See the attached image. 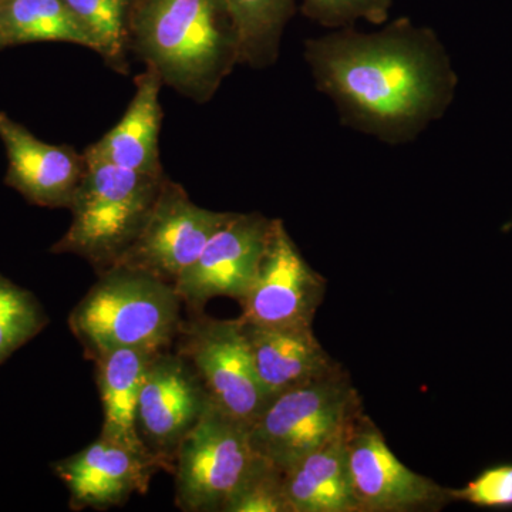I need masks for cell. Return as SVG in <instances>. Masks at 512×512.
<instances>
[{"mask_svg": "<svg viewBox=\"0 0 512 512\" xmlns=\"http://www.w3.org/2000/svg\"><path fill=\"white\" fill-rule=\"evenodd\" d=\"M0 141L8 157L6 185L37 207L70 208L86 168L84 154L39 140L3 111Z\"/></svg>", "mask_w": 512, "mask_h": 512, "instance_id": "5bb4252c", "label": "cell"}, {"mask_svg": "<svg viewBox=\"0 0 512 512\" xmlns=\"http://www.w3.org/2000/svg\"><path fill=\"white\" fill-rule=\"evenodd\" d=\"M448 494L453 501H464L476 507H512V464L487 468L463 488H448Z\"/></svg>", "mask_w": 512, "mask_h": 512, "instance_id": "d4e9b609", "label": "cell"}, {"mask_svg": "<svg viewBox=\"0 0 512 512\" xmlns=\"http://www.w3.org/2000/svg\"><path fill=\"white\" fill-rule=\"evenodd\" d=\"M163 80L147 67L137 79V90L123 119L109 133L87 150L127 170L160 174L161 119L160 89Z\"/></svg>", "mask_w": 512, "mask_h": 512, "instance_id": "e0dca14e", "label": "cell"}, {"mask_svg": "<svg viewBox=\"0 0 512 512\" xmlns=\"http://www.w3.org/2000/svg\"><path fill=\"white\" fill-rule=\"evenodd\" d=\"M222 512H288L284 470L259 456Z\"/></svg>", "mask_w": 512, "mask_h": 512, "instance_id": "603a6c76", "label": "cell"}, {"mask_svg": "<svg viewBox=\"0 0 512 512\" xmlns=\"http://www.w3.org/2000/svg\"><path fill=\"white\" fill-rule=\"evenodd\" d=\"M239 42V63L271 66L289 20L295 16L296 0H227Z\"/></svg>", "mask_w": 512, "mask_h": 512, "instance_id": "ffe728a7", "label": "cell"}, {"mask_svg": "<svg viewBox=\"0 0 512 512\" xmlns=\"http://www.w3.org/2000/svg\"><path fill=\"white\" fill-rule=\"evenodd\" d=\"M211 403L200 376L177 350L154 356L138 400L137 430L165 473H173L178 447Z\"/></svg>", "mask_w": 512, "mask_h": 512, "instance_id": "30bf717a", "label": "cell"}, {"mask_svg": "<svg viewBox=\"0 0 512 512\" xmlns=\"http://www.w3.org/2000/svg\"><path fill=\"white\" fill-rule=\"evenodd\" d=\"M348 427L286 468L284 493L288 512H359L350 485Z\"/></svg>", "mask_w": 512, "mask_h": 512, "instance_id": "ac0fdd59", "label": "cell"}, {"mask_svg": "<svg viewBox=\"0 0 512 512\" xmlns=\"http://www.w3.org/2000/svg\"><path fill=\"white\" fill-rule=\"evenodd\" d=\"M49 325V316L28 289L0 274V366Z\"/></svg>", "mask_w": 512, "mask_h": 512, "instance_id": "7402d4cb", "label": "cell"}, {"mask_svg": "<svg viewBox=\"0 0 512 512\" xmlns=\"http://www.w3.org/2000/svg\"><path fill=\"white\" fill-rule=\"evenodd\" d=\"M2 2V0H0ZM6 49L5 37H3L2 23H0V50Z\"/></svg>", "mask_w": 512, "mask_h": 512, "instance_id": "484cf974", "label": "cell"}, {"mask_svg": "<svg viewBox=\"0 0 512 512\" xmlns=\"http://www.w3.org/2000/svg\"><path fill=\"white\" fill-rule=\"evenodd\" d=\"M52 470L66 485L73 511L120 507L131 495L146 494L151 478L165 471L150 454L101 437L79 453L55 461Z\"/></svg>", "mask_w": 512, "mask_h": 512, "instance_id": "4fadbf2b", "label": "cell"}, {"mask_svg": "<svg viewBox=\"0 0 512 512\" xmlns=\"http://www.w3.org/2000/svg\"><path fill=\"white\" fill-rule=\"evenodd\" d=\"M86 168L70 205L73 220L52 254L86 259L97 274L116 265L146 224L165 175L127 170L84 153Z\"/></svg>", "mask_w": 512, "mask_h": 512, "instance_id": "277c9868", "label": "cell"}, {"mask_svg": "<svg viewBox=\"0 0 512 512\" xmlns=\"http://www.w3.org/2000/svg\"><path fill=\"white\" fill-rule=\"evenodd\" d=\"M258 457L248 424L211 403L175 454V505L184 512H222Z\"/></svg>", "mask_w": 512, "mask_h": 512, "instance_id": "8992f818", "label": "cell"}, {"mask_svg": "<svg viewBox=\"0 0 512 512\" xmlns=\"http://www.w3.org/2000/svg\"><path fill=\"white\" fill-rule=\"evenodd\" d=\"M326 279L303 258L284 221L272 220L254 282L239 302L241 319L264 328L312 326Z\"/></svg>", "mask_w": 512, "mask_h": 512, "instance_id": "8fae6325", "label": "cell"}, {"mask_svg": "<svg viewBox=\"0 0 512 512\" xmlns=\"http://www.w3.org/2000/svg\"><path fill=\"white\" fill-rule=\"evenodd\" d=\"M174 285L126 266L100 272L70 312L69 328L87 359L123 348L173 349L181 322Z\"/></svg>", "mask_w": 512, "mask_h": 512, "instance_id": "3957f363", "label": "cell"}, {"mask_svg": "<svg viewBox=\"0 0 512 512\" xmlns=\"http://www.w3.org/2000/svg\"><path fill=\"white\" fill-rule=\"evenodd\" d=\"M173 348L191 363L222 413L251 427L268 406L241 318L215 319L191 312L181 322Z\"/></svg>", "mask_w": 512, "mask_h": 512, "instance_id": "52a82bcc", "label": "cell"}, {"mask_svg": "<svg viewBox=\"0 0 512 512\" xmlns=\"http://www.w3.org/2000/svg\"><path fill=\"white\" fill-rule=\"evenodd\" d=\"M363 403L342 366L274 397L249 427L259 456L286 470L342 433Z\"/></svg>", "mask_w": 512, "mask_h": 512, "instance_id": "5b68a950", "label": "cell"}, {"mask_svg": "<svg viewBox=\"0 0 512 512\" xmlns=\"http://www.w3.org/2000/svg\"><path fill=\"white\" fill-rule=\"evenodd\" d=\"M393 0H301L299 10L323 29L353 28L357 22L383 26L389 22Z\"/></svg>", "mask_w": 512, "mask_h": 512, "instance_id": "cb8c5ba5", "label": "cell"}, {"mask_svg": "<svg viewBox=\"0 0 512 512\" xmlns=\"http://www.w3.org/2000/svg\"><path fill=\"white\" fill-rule=\"evenodd\" d=\"M346 448L359 512L436 511L451 503L448 488L410 470L394 456L365 410L349 424Z\"/></svg>", "mask_w": 512, "mask_h": 512, "instance_id": "ba28073f", "label": "cell"}, {"mask_svg": "<svg viewBox=\"0 0 512 512\" xmlns=\"http://www.w3.org/2000/svg\"><path fill=\"white\" fill-rule=\"evenodd\" d=\"M158 352L161 350L123 348L101 353L93 360L103 407L101 439L150 454L138 436L137 410L148 367Z\"/></svg>", "mask_w": 512, "mask_h": 512, "instance_id": "2e32d148", "label": "cell"}, {"mask_svg": "<svg viewBox=\"0 0 512 512\" xmlns=\"http://www.w3.org/2000/svg\"><path fill=\"white\" fill-rule=\"evenodd\" d=\"M229 215L198 207L180 184L165 178L146 224L114 266L175 285Z\"/></svg>", "mask_w": 512, "mask_h": 512, "instance_id": "9c48e42d", "label": "cell"}, {"mask_svg": "<svg viewBox=\"0 0 512 512\" xmlns=\"http://www.w3.org/2000/svg\"><path fill=\"white\" fill-rule=\"evenodd\" d=\"M316 89L340 123L389 146L419 138L456 99L458 76L436 30L402 16L376 32L330 30L305 40Z\"/></svg>", "mask_w": 512, "mask_h": 512, "instance_id": "6da1fadb", "label": "cell"}, {"mask_svg": "<svg viewBox=\"0 0 512 512\" xmlns=\"http://www.w3.org/2000/svg\"><path fill=\"white\" fill-rule=\"evenodd\" d=\"M271 227L272 220L259 212H231L175 282V292L190 312L204 311V306L218 296L238 302L245 298L264 256Z\"/></svg>", "mask_w": 512, "mask_h": 512, "instance_id": "7c38bea8", "label": "cell"}, {"mask_svg": "<svg viewBox=\"0 0 512 512\" xmlns=\"http://www.w3.org/2000/svg\"><path fill=\"white\" fill-rule=\"evenodd\" d=\"M93 37L107 62L119 66L131 45V18L137 0H64Z\"/></svg>", "mask_w": 512, "mask_h": 512, "instance_id": "44dd1931", "label": "cell"}, {"mask_svg": "<svg viewBox=\"0 0 512 512\" xmlns=\"http://www.w3.org/2000/svg\"><path fill=\"white\" fill-rule=\"evenodd\" d=\"M242 323L256 375L269 402L279 394L329 375L342 366L323 349L312 326L264 328L245 320Z\"/></svg>", "mask_w": 512, "mask_h": 512, "instance_id": "9a60e30c", "label": "cell"}, {"mask_svg": "<svg viewBox=\"0 0 512 512\" xmlns=\"http://www.w3.org/2000/svg\"><path fill=\"white\" fill-rule=\"evenodd\" d=\"M0 23L6 47L63 42L97 52L93 37L64 0H2Z\"/></svg>", "mask_w": 512, "mask_h": 512, "instance_id": "d6986e66", "label": "cell"}, {"mask_svg": "<svg viewBox=\"0 0 512 512\" xmlns=\"http://www.w3.org/2000/svg\"><path fill=\"white\" fill-rule=\"evenodd\" d=\"M131 45L177 92L205 103L239 64L227 0H137Z\"/></svg>", "mask_w": 512, "mask_h": 512, "instance_id": "7a4b0ae2", "label": "cell"}]
</instances>
